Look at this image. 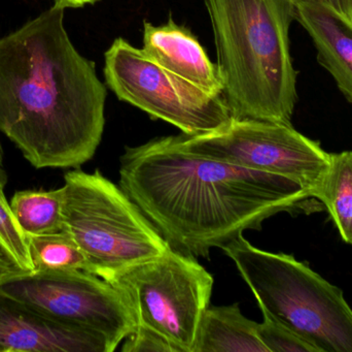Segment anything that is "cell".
Wrapping results in <instances>:
<instances>
[{
  "label": "cell",
  "instance_id": "obj_1",
  "mask_svg": "<svg viewBox=\"0 0 352 352\" xmlns=\"http://www.w3.org/2000/svg\"><path fill=\"white\" fill-rule=\"evenodd\" d=\"M120 186L173 249L208 258L280 212L312 211L310 192L283 176L186 152L178 136L128 147Z\"/></svg>",
  "mask_w": 352,
  "mask_h": 352
},
{
  "label": "cell",
  "instance_id": "obj_2",
  "mask_svg": "<svg viewBox=\"0 0 352 352\" xmlns=\"http://www.w3.org/2000/svg\"><path fill=\"white\" fill-rule=\"evenodd\" d=\"M65 10L0 39V132L36 169L80 167L104 132L107 86L70 41Z\"/></svg>",
  "mask_w": 352,
  "mask_h": 352
},
{
  "label": "cell",
  "instance_id": "obj_3",
  "mask_svg": "<svg viewBox=\"0 0 352 352\" xmlns=\"http://www.w3.org/2000/svg\"><path fill=\"white\" fill-rule=\"evenodd\" d=\"M223 101L232 118L292 124L297 70L289 49L291 0H205Z\"/></svg>",
  "mask_w": 352,
  "mask_h": 352
},
{
  "label": "cell",
  "instance_id": "obj_4",
  "mask_svg": "<svg viewBox=\"0 0 352 352\" xmlns=\"http://www.w3.org/2000/svg\"><path fill=\"white\" fill-rule=\"evenodd\" d=\"M262 310L318 352H352V309L342 291L293 256L258 249L240 236L221 248Z\"/></svg>",
  "mask_w": 352,
  "mask_h": 352
},
{
  "label": "cell",
  "instance_id": "obj_5",
  "mask_svg": "<svg viewBox=\"0 0 352 352\" xmlns=\"http://www.w3.org/2000/svg\"><path fill=\"white\" fill-rule=\"evenodd\" d=\"M63 229L86 254L96 276L166 252L171 246L121 186L100 172L65 174Z\"/></svg>",
  "mask_w": 352,
  "mask_h": 352
},
{
  "label": "cell",
  "instance_id": "obj_6",
  "mask_svg": "<svg viewBox=\"0 0 352 352\" xmlns=\"http://www.w3.org/2000/svg\"><path fill=\"white\" fill-rule=\"evenodd\" d=\"M103 279V278H102ZM127 300L138 326L152 329L180 352H194L213 277L194 256L173 248L105 277Z\"/></svg>",
  "mask_w": 352,
  "mask_h": 352
},
{
  "label": "cell",
  "instance_id": "obj_7",
  "mask_svg": "<svg viewBox=\"0 0 352 352\" xmlns=\"http://www.w3.org/2000/svg\"><path fill=\"white\" fill-rule=\"evenodd\" d=\"M104 58L105 83L118 99L175 126L182 134L214 132L231 120L221 95L205 92L122 37L115 39Z\"/></svg>",
  "mask_w": 352,
  "mask_h": 352
},
{
  "label": "cell",
  "instance_id": "obj_8",
  "mask_svg": "<svg viewBox=\"0 0 352 352\" xmlns=\"http://www.w3.org/2000/svg\"><path fill=\"white\" fill-rule=\"evenodd\" d=\"M0 293L49 320L104 337L115 351L138 322L123 295L85 271H33L0 281Z\"/></svg>",
  "mask_w": 352,
  "mask_h": 352
},
{
  "label": "cell",
  "instance_id": "obj_9",
  "mask_svg": "<svg viewBox=\"0 0 352 352\" xmlns=\"http://www.w3.org/2000/svg\"><path fill=\"white\" fill-rule=\"evenodd\" d=\"M178 142L186 152L293 180L311 196L330 165L320 143L279 122L231 118L214 132L180 134Z\"/></svg>",
  "mask_w": 352,
  "mask_h": 352
},
{
  "label": "cell",
  "instance_id": "obj_10",
  "mask_svg": "<svg viewBox=\"0 0 352 352\" xmlns=\"http://www.w3.org/2000/svg\"><path fill=\"white\" fill-rule=\"evenodd\" d=\"M91 331L49 320L0 293V352H113Z\"/></svg>",
  "mask_w": 352,
  "mask_h": 352
},
{
  "label": "cell",
  "instance_id": "obj_11",
  "mask_svg": "<svg viewBox=\"0 0 352 352\" xmlns=\"http://www.w3.org/2000/svg\"><path fill=\"white\" fill-rule=\"evenodd\" d=\"M142 50L155 61L205 92L223 93L217 63L211 61L197 37L173 19L159 26L144 21Z\"/></svg>",
  "mask_w": 352,
  "mask_h": 352
},
{
  "label": "cell",
  "instance_id": "obj_12",
  "mask_svg": "<svg viewBox=\"0 0 352 352\" xmlns=\"http://www.w3.org/2000/svg\"><path fill=\"white\" fill-rule=\"evenodd\" d=\"M295 20L309 33L318 60L352 103V23L335 10L312 2L294 4Z\"/></svg>",
  "mask_w": 352,
  "mask_h": 352
},
{
  "label": "cell",
  "instance_id": "obj_13",
  "mask_svg": "<svg viewBox=\"0 0 352 352\" xmlns=\"http://www.w3.org/2000/svg\"><path fill=\"white\" fill-rule=\"evenodd\" d=\"M194 352H268L258 336V322L239 304L209 306L203 314Z\"/></svg>",
  "mask_w": 352,
  "mask_h": 352
},
{
  "label": "cell",
  "instance_id": "obj_14",
  "mask_svg": "<svg viewBox=\"0 0 352 352\" xmlns=\"http://www.w3.org/2000/svg\"><path fill=\"white\" fill-rule=\"evenodd\" d=\"M328 209L343 241L352 245V152L331 153L330 165L312 194Z\"/></svg>",
  "mask_w": 352,
  "mask_h": 352
},
{
  "label": "cell",
  "instance_id": "obj_15",
  "mask_svg": "<svg viewBox=\"0 0 352 352\" xmlns=\"http://www.w3.org/2000/svg\"><path fill=\"white\" fill-rule=\"evenodd\" d=\"M63 187L23 190L14 194L10 208L26 236L47 235L63 229Z\"/></svg>",
  "mask_w": 352,
  "mask_h": 352
},
{
  "label": "cell",
  "instance_id": "obj_16",
  "mask_svg": "<svg viewBox=\"0 0 352 352\" xmlns=\"http://www.w3.org/2000/svg\"><path fill=\"white\" fill-rule=\"evenodd\" d=\"M33 271H85L93 268L80 246L64 231L27 236Z\"/></svg>",
  "mask_w": 352,
  "mask_h": 352
},
{
  "label": "cell",
  "instance_id": "obj_17",
  "mask_svg": "<svg viewBox=\"0 0 352 352\" xmlns=\"http://www.w3.org/2000/svg\"><path fill=\"white\" fill-rule=\"evenodd\" d=\"M3 184L0 183V243L16 258L27 272H33L27 236L21 229L16 216L4 196Z\"/></svg>",
  "mask_w": 352,
  "mask_h": 352
},
{
  "label": "cell",
  "instance_id": "obj_18",
  "mask_svg": "<svg viewBox=\"0 0 352 352\" xmlns=\"http://www.w3.org/2000/svg\"><path fill=\"white\" fill-rule=\"evenodd\" d=\"M258 336L268 352H318L297 335L266 316L258 324Z\"/></svg>",
  "mask_w": 352,
  "mask_h": 352
},
{
  "label": "cell",
  "instance_id": "obj_19",
  "mask_svg": "<svg viewBox=\"0 0 352 352\" xmlns=\"http://www.w3.org/2000/svg\"><path fill=\"white\" fill-rule=\"evenodd\" d=\"M122 351L180 352L175 344L160 333L144 326H136L135 330L126 338Z\"/></svg>",
  "mask_w": 352,
  "mask_h": 352
},
{
  "label": "cell",
  "instance_id": "obj_20",
  "mask_svg": "<svg viewBox=\"0 0 352 352\" xmlns=\"http://www.w3.org/2000/svg\"><path fill=\"white\" fill-rule=\"evenodd\" d=\"M25 272L27 271L21 267L16 258L0 243V281Z\"/></svg>",
  "mask_w": 352,
  "mask_h": 352
},
{
  "label": "cell",
  "instance_id": "obj_21",
  "mask_svg": "<svg viewBox=\"0 0 352 352\" xmlns=\"http://www.w3.org/2000/svg\"><path fill=\"white\" fill-rule=\"evenodd\" d=\"M291 1L293 4L301 3V2L322 4L338 12L352 23V0H291Z\"/></svg>",
  "mask_w": 352,
  "mask_h": 352
},
{
  "label": "cell",
  "instance_id": "obj_22",
  "mask_svg": "<svg viewBox=\"0 0 352 352\" xmlns=\"http://www.w3.org/2000/svg\"><path fill=\"white\" fill-rule=\"evenodd\" d=\"M99 0H55V4L62 6L64 8H82L86 4H93Z\"/></svg>",
  "mask_w": 352,
  "mask_h": 352
},
{
  "label": "cell",
  "instance_id": "obj_23",
  "mask_svg": "<svg viewBox=\"0 0 352 352\" xmlns=\"http://www.w3.org/2000/svg\"><path fill=\"white\" fill-rule=\"evenodd\" d=\"M6 182H8V176H6V171H4V167H0V183L6 185Z\"/></svg>",
  "mask_w": 352,
  "mask_h": 352
},
{
  "label": "cell",
  "instance_id": "obj_24",
  "mask_svg": "<svg viewBox=\"0 0 352 352\" xmlns=\"http://www.w3.org/2000/svg\"><path fill=\"white\" fill-rule=\"evenodd\" d=\"M0 167H3V150H2L1 143H0Z\"/></svg>",
  "mask_w": 352,
  "mask_h": 352
}]
</instances>
